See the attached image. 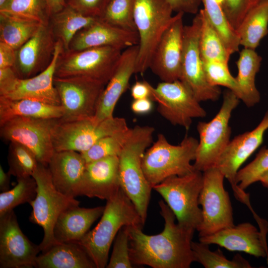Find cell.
Here are the masks:
<instances>
[{
  "label": "cell",
  "instance_id": "obj_1",
  "mask_svg": "<svg viewBox=\"0 0 268 268\" xmlns=\"http://www.w3.org/2000/svg\"><path fill=\"white\" fill-rule=\"evenodd\" d=\"M158 204L164 220L161 233L149 235L142 226H129L131 261L153 268H189L195 262L191 247L195 230L175 223V214L164 201Z\"/></svg>",
  "mask_w": 268,
  "mask_h": 268
},
{
  "label": "cell",
  "instance_id": "obj_2",
  "mask_svg": "<svg viewBox=\"0 0 268 268\" xmlns=\"http://www.w3.org/2000/svg\"><path fill=\"white\" fill-rule=\"evenodd\" d=\"M143 225L134 204L120 187L107 200L97 225L75 243L85 251L96 268H106L110 247L120 229L125 226Z\"/></svg>",
  "mask_w": 268,
  "mask_h": 268
},
{
  "label": "cell",
  "instance_id": "obj_3",
  "mask_svg": "<svg viewBox=\"0 0 268 268\" xmlns=\"http://www.w3.org/2000/svg\"><path fill=\"white\" fill-rule=\"evenodd\" d=\"M154 131V128L149 126L136 125L132 128L119 156L120 187L134 204L143 224L152 188L144 175L141 162L152 142Z\"/></svg>",
  "mask_w": 268,
  "mask_h": 268
},
{
  "label": "cell",
  "instance_id": "obj_4",
  "mask_svg": "<svg viewBox=\"0 0 268 268\" xmlns=\"http://www.w3.org/2000/svg\"><path fill=\"white\" fill-rule=\"evenodd\" d=\"M199 141L186 135L178 145H173L162 134L145 151L141 162L144 175L153 187L172 176H183L195 169L192 161L196 158Z\"/></svg>",
  "mask_w": 268,
  "mask_h": 268
},
{
  "label": "cell",
  "instance_id": "obj_5",
  "mask_svg": "<svg viewBox=\"0 0 268 268\" xmlns=\"http://www.w3.org/2000/svg\"><path fill=\"white\" fill-rule=\"evenodd\" d=\"M32 177L37 183V193L29 203L32 208L29 220L43 229L44 237L39 244L43 252L59 243L54 237V229L59 216L66 209L79 205L80 202L57 189L47 166L39 163Z\"/></svg>",
  "mask_w": 268,
  "mask_h": 268
},
{
  "label": "cell",
  "instance_id": "obj_6",
  "mask_svg": "<svg viewBox=\"0 0 268 268\" xmlns=\"http://www.w3.org/2000/svg\"><path fill=\"white\" fill-rule=\"evenodd\" d=\"M203 172L195 170L183 176L169 177L153 189L163 198L181 226L198 230L202 221L199 197Z\"/></svg>",
  "mask_w": 268,
  "mask_h": 268
},
{
  "label": "cell",
  "instance_id": "obj_7",
  "mask_svg": "<svg viewBox=\"0 0 268 268\" xmlns=\"http://www.w3.org/2000/svg\"><path fill=\"white\" fill-rule=\"evenodd\" d=\"M124 118L113 116L98 122L93 117L65 121L57 119L52 129L55 151L82 153L102 138L128 129Z\"/></svg>",
  "mask_w": 268,
  "mask_h": 268
},
{
  "label": "cell",
  "instance_id": "obj_8",
  "mask_svg": "<svg viewBox=\"0 0 268 268\" xmlns=\"http://www.w3.org/2000/svg\"><path fill=\"white\" fill-rule=\"evenodd\" d=\"M122 50L110 46L79 51H62L56 66L55 76L81 77L108 82L119 64Z\"/></svg>",
  "mask_w": 268,
  "mask_h": 268
},
{
  "label": "cell",
  "instance_id": "obj_9",
  "mask_svg": "<svg viewBox=\"0 0 268 268\" xmlns=\"http://www.w3.org/2000/svg\"><path fill=\"white\" fill-rule=\"evenodd\" d=\"M166 0H135L134 20L139 37L135 73L149 68L152 56L174 15Z\"/></svg>",
  "mask_w": 268,
  "mask_h": 268
},
{
  "label": "cell",
  "instance_id": "obj_10",
  "mask_svg": "<svg viewBox=\"0 0 268 268\" xmlns=\"http://www.w3.org/2000/svg\"><path fill=\"white\" fill-rule=\"evenodd\" d=\"M240 99L232 91L224 93L221 106L210 121L199 122L197 126L200 139L193 164L195 169L204 172L216 167L217 161L230 141L229 121Z\"/></svg>",
  "mask_w": 268,
  "mask_h": 268
},
{
  "label": "cell",
  "instance_id": "obj_11",
  "mask_svg": "<svg viewBox=\"0 0 268 268\" xmlns=\"http://www.w3.org/2000/svg\"><path fill=\"white\" fill-rule=\"evenodd\" d=\"M224 178L216 167L203 172V184L199 201L202 211V221L197 230L199 237L235 225L230 197L224 187Z\"/></svg>",
  "mask_w": 268,
  "mask_h": 268
},
{
  "label": "cell",
  "instance_id": "obj_12",
  "mask_svg": "<svg viewBox=\"0 0 268 268\" xmlns=\"http://www.w3.org/2000/svg\"><path fill=\"white\" fill-rule=\"evenodd\" d=\"M63 50L62 44L57 41L54 58L49 66L31 77H18L12 67L0 68V97L11 100L29 99L61 105L54 85V78L56 63Z\"/></svg>",
  "mask_w": 268,
  "mask_h": 268
},
{
  "label": "cell",
  "instance_id": "obj_13",
  "mask_svg": "<svg viewBox=\"0 0 268 268\" xmlns=\"http://www.w3.org/2000/svg\"><path fill=\"white\" fill-rule=\"evenodd\" d=\"M201 16L196 14L190 25L184 26L180 79L200 102L217 100L221 94L219 86L207 81L199 49Z\"/></svg>",
  "mask_w": 268,
  "mask_h": 268
},
{
  "label": "cell",
  "instance_id": "obj_14",
  "mask_svg": "<svg viewBox=\"0 0 268 268\" xmlns=\"http://www.w3.org/2000/svg\"><path fill=\"white\" fill-rule=\"evenodd\" d=\"M151 99L158 104L160 115L173 125L188 130L194 118L206 116L190 89L180 80L164 82L156 87L150 85Z\"/></svg>",
  "mask_w": 268,
  "mask_h": 268
},
{
  "label": "cell",
  "instance_id": "obj_15",
  "mask_svg": "<svg viewBox=\"0 0 268 268\" xmlns=\"http://www.w3.org/2000/svg\"><path fill=\"white\" fill-rule=\"evenodd\" d=\"M54 85L63 108V116L60 119L65 121L93 117L106 85L84 77L56 76Z\"/></svg>",
  "mask_w": 268,
  "mask_h": 268
},
{
  "label": "cell",
  "instance_id": "obj_16",
  "mask_svg": "<svg viewBox=\"0 0 268 268\" xmlns=\"http://www.w3.org/2000/svg\"><path fill=\"white\" fill-rule=\"evenodd\" d=\"M56 119L16 117L0 125V137L25 146L40 163L48 166L55 152L52 129Z\"/></svg>",
  "mask_w": 268,
  "mask_h": 268
},
{
  "label": "cell",
  "instance_id": "obj_17",
  "mask_svg": "<svg viewBox=\"0 0 268 268\" xmlns=\"http://www.w3.org/2000/svg\"><path fill=\"white\" fill-rule=\"evenodd\" d=\"M268 129V111L254 129L237 135L230 141L216 165L230 184L236 199L248 206L250 205L249 195L239 188L236 175L241 165L262 143Z\"/></svg>",
  "mask_w": 268,
  "mask_h": 268
},
{
  "label": "cell",
  "instance_id": "obj_18",
  "mask_svg": "<svg viewBox=\"0 0 268 268\" xmlns=\"http://www.w3.org/2000/svg\"><path fill=\"white\" fill-rule=\"evenodd\" d=\"M40 252L21 231L13 210L0 217V268H35Z\"/></svg>",
  "mask_w": 268,
  "mask_h": 268
},
{
  "label": "cell",
  "instance_id": "obj_19",
  "mask_svg": "<svg viewBox=\"0 0 268 268\" xmlns=\"http://www.w3.org/2000/svg\"><path fill=\"white\" fill-rule=\"evenodd\" d=\"M182 13L174 15L172 22L163 33L151 58L149 68L164 82L180 79L183 50Z\"/></svg>",
  "mask_w": 268,
  "mask_h": 268
},
{
  "label": "cell",
  "instance_id": "obj_20",
  "mask_svg": "<svg viewBox=\"0 0 268 268\" xmlns=\"http://www.w3.org/2000/svg\"><path fill=\"white\" fill-rule=\"evenodd\" d=\"M57 40L49 24L42 25L18 49L13 68L21 78L34 76L46 69L54 58Z\"/></svg>",
  "mask_w": 268,
  "mask_h": 268
},
{
  "label": "cell",
  "instance_id": "obj_21",
  "mask_svg": "<svg viewBox=\"0 0 268 268\" xmlns=\"http://www.w3.org/2000/svg\"><path fill=\"white\" fill-rule=\"evenodd\" d=\"M138 44L137 32L123 29L98 18L93 23L76 34L67 51H79L104 46L113 47L123 50Z\"/></svg>",
  "mask_w": 268,
  "mask_h": 268
},
{
  "label": "cell",
  "instance_id": "obj_22",
  "mask_svg": "<svg viewBox=\"0 0 268 268\" xmlns=\"http://www.w3.org/2000/svg\"><path fill=\"white\" fill-rule=\"evenodd\" d=\"M199 241L208 245L216 244L230 251L242 252L257 258H268L266 237L249 222L199 237Z\"/></svg>",
  "mask_w": 268,
  "mask_h": 268
},
{
  "label": "cell",
  "instance_id": "obj_23",
  "mask_svg": "<svg viewBox=\"0 0 268 268\" xmlns=\"http://www.w3.org/2000/svg\"><path fill=\"white\" fill-rule=\"evenodd\" d=\"M138 51L137 45L122 52L118 66L100 95L93 117L96 121H102L114 116L117 103L128 89L132 75L135 73Z\"/></svg>",
  "mask_w": 268,
  "mask_h": 268
},
{
  "label": "cell",
  "instance_id": "obj_24",
  "mask_svg": "<svg viewBox=\"0 0 268 268\" xmlns=\"http://www.w3.org/2000/svg\"><path fill=\"white\" fill-rule=\"evenodd\" d=\"M120 188L119 156H109L86 163L79 196L107 201Z\"/></svg>",
  "mask_w": 268,
  "mask_h": 268
},
{
  "label": "cell",
  "instance_id": "obj_25",
  "mask_svg": "<svg viewBox=\"0 0 268 268\" xmlns=\"http://www.w3.org/2000/svg\"><path fill=\"white\" fill-rule=\"evenodd\" d=\"M86 162L82 154L71 150L55 151L48 168L58 190L73 198L79 196Z\"/></svg>",
  "mask_w": 268,
  "mask_h": 268
},
{
  "label": "cell",
  "instance_id": "obj_26",
  "mask_svg": "<svg viewBox=\"0 0 268 268\" xmlns=\"http://www.w3.org/2000/svg\"><path fill=\"white\" fill-rule=\"evenodd\" d=\"M105 206L92 208L70 207L59 216L54 229L58 242L76 243L89 231L93 223L101 217Z\"/></svg>",
  "mask_w": 268,
  "mask_h": 268
},
{
  "label": "cell",
  "instance_id": "obj_27",
  "mask_svg": "<svg viewBox=\"0 0 268 268\" xmlns=\"http://www.w3.org/2000/svg\"><path fill=\"white\" fill-rule=\"evenodd\" d=\"M35 268H96V266L78 244L59 242L38 255Z\"/></svg>",
  "mask_w": 268,
  "mask_h": 268
},
{
  "label": "cell",
  "instance_id": "obj_28",
  "mask_svg": "<svg viewBox=\"0 0 268 268\" xmlns=\"http://www.w3.org/2000/svg\"><path fill=\"white\" fill-rule=\"evenodd\" d=\"M61 105L40 101L22 99L11 100L0 97V125L16 117L38 119H60L63 116Z\"/></svg>",
  "mask_w": 268,
  "mask_h": 268
},
{
  "label": "cell",
  "instance_id": "obj_29",
  "mask_svg": "<svg viewBox=\"0 0 268 268\" xmlns=\"http://www.w3.org/2000/svg\"><path fill=\"white\" fill-rule=\"evenodd\" d=\"M262 58L255 50L244 48L236 61L238 74L235 77L240 91V100L248 107L259 103L260 94L255 84V78L259 72Z\"/></svg>",
  "mask_w": 268,
  "mask_h": 268
},
{
  "label": "cell",
  "instance_id": "obj_30",
  "mask_svg": "<svg viewBox=\"0 0 268 268\" xmlns=\"http://www.w3.org/2000/svg\"><path fill=\"white\" fill-rule=\"evenodd\" d=\"M98 18L84 15L66 5L51 15L49 25L55 39L61 43L63 51H66L76 34Z\"/></svg>",
  "mask_w": 268,
  "mask_h": 268
},
{
  "label": "cell",
  "instance_id": "obj_31",
  "mask_svg": "<svg viewBox=\"0 0 268 268\" xmlns=\"http://www.w3.org/2000/svg\"><path fill=\"white\" fill-rule=\"evenodd\" d=\"M236 31L240 45L255 50L268 34V0H261L252 8Z\"/></svg>",
  "mask_w": 268,
  "mask_h": 268
},
{
  "label": "cell",
  "instance_id": "obj_32",
  "mask_svg": "<svg viewBox=\"0 0 268 268\" xmlns=\"http://www.w3.org/2000/svg\"><path fill=\"white\" fill-rule=\"evenodd\" d=\"M201 23L199 49L203 62L218 61L228 63L231 55L222 40L213 27L203 9L200 10Z\"/></svg>",
  "mask_w": 268,
  "mask_h": 268
},
{
  "label": "cell",
  "instance_id": "obj_33",
  "mask_svg": "<svg viewBox=\"0 0 268 268\" xmlns=\"http://www.w3.org/2000/svg\"><path fill=\"white\" fill-rule=\"evenodd\" d=\"M42 24L37 22L0 14V42L18 49Z\"/></svg>",
  "mask_w": 268,
  "mask_h": 268
},
{
  "label": "cell",
  "instance_id": "obj_34",
  "mask_svg": "<svg viewBox=\"0 0 268 268\" xmlns=\"http://www.w3.org/2000/svg\"><path fill=\"white\" fill-rule=\"evenodd\" d=\"M207 18L219 35L229 54L238 52L240 41L236 31L229 24L219 0H202Z\"/></svg>",
  "mask_w": 268,
  "mask_h": 268
},
{
  "label": "cell",
  "instance_id": "obj_35",
  "mask_svg": "<svg viewBox=\"0 0 268 268\" xmlns=\"http://www.w3.org/2000/svg\"><path fill=\"white\" fill-rule=\"evenodd\" d=\"M0 14L49 24L51 14L46 0H9L0 8Z\"/></svg>",
  "mask_w": 268,
  "mask_h": 268
},
{
  "label": "cell",
  "instance_id": "obj_36",
  "mask_svg": "<svg viewBox=\"0 0 268 268\" xmlns=\"http://www.w3.org/2000/svg\"><path fill=\"white\" fill-rule=\"evenodd\" d=\"M207 244L200 241L192 242L191 247L195 262H198L205 268H251L250 263L240 254L228 259L219 249L211 251Z\"/></svg>",
  "mask_w": 268,
  "mask_h": 268
},
{
  "label": "cell",
  "instance_id": "obj_37",
  "mask_svg": "<svg viewBox=\"0 0 268 268\" xmlns=\"http://www.w3.org/2000/svg\"><path fill=\"white\" fill-rule=\"evenodd\" d=\"M36 193L37 183L32 176L17 178L13 188L0 194V217L20 204L29 203Z\"/></svg>",
  "mask_w": 268,
  "mask_h": 268
},
{
  "label": "cell",
  "instance_id": "obj_38",
  "mask_svg": "<svg viewBox=\"0 0 268 268\" xmlns=\"http://www.w3.org/2000/svg\"><path fill=\"white\" fill-rule=\"evenodd\" d=\"M39 162L35 154L25 146L10 142L8 154V172L17 178L32 176Z\"/></svg>",
  "mask_w": 268,
  "mask_h": 268
},
{
  "label": "cell",
  "instance_id": "obj_39",
  "mask_svg": "<svg viewBox=\"0 0 268 268\" xmlns=\"http://www.w3.org/2000/svg\"><path fill=\"white\" fill-rule=\"evenodd\" d=\"M131 129L129 128L104 137L87 150L80 153L86 163L109 156H119L130 134Z\"/></svg>",
  "mask_w": 268,
  "mask_h": 268
},
{
  "label": "cell",
  "instance_id": "obj_40",
  "mask_svg": "<svg viewBox=\"0 0 268 268\" xmlns=\"http://www.w3.org/2000/svg\"><path fill=\"white\" fill-rule=\"evenodd\" d=\"M135 0H110L100 18L123 29L137 32L134 20Z\"/></svg>",
  "mask_w": 268,
  "mask_h": 268
},
{
  "label": "cell",
  "instance_id": "obj_41",
  "mask_svg": "<svg viewBox=\"0 0 268 268\" xmlns=\"http://www.w3.org/2000/svg\"><path fill=\"white\" fill-rule=\"evenodd\" d=\"M203 65L206 79L211 85L227 87L240 99V91L235 77L229 71L228 63L210 61L203 62Z\"/></svg>",
  "mask_w": 268,
  "mask_h": 268
},
{
  "label": "cell",
  "instance_id": "obj_42",
  "mask_svg": "<svg viewBox=\"0 0 268 268\" xmlns=\"http://www.w3.org/2000/svg\"><path fill=\"white\" fill-rule=\"evenodd\" d=\"M268 170V148L263 147L255 158L237 172L236 182L239 188L244 191L252 184L259 181L260 176Z\"/></svg>",
  "mask_w": 268,
  "mask_h": 268
},
{
  "label": "cell",
  "instance_id": "obj_43",
  "mask_svg": "<svg viewBox=\"0 0 268 268\" xmlns=\"http://www.w3.org/2000/svg\"><path fill=\"white\" fill-rule=\"evenodd\" d=\"M106 268H133L129 251V226H123L117 234L114 239L112 252Z\"/></svg>",
  "mask_w": 268,
  "mask_h": 268
},
{
  "label": "cell",
  "instance_id": "obj_44",
  "mask_svg": "<svg viewBox=\"0 0 268 268\" xmlns=\"http://www.w3.org/2000/svg\"><path fill=\"white\" fill-rule=\"evenodd\" d=\"M231 27L238 28L247 13L261 0H219Z\"/></svg>",
  "mask_w": 268,
  "mask_h": 268
},
{
  "label": "cell",
  "instance_id": "obj_45",
  "mask_svg": "<svg viewBox=\"0 0 268 268\" xmlns=\"http://www.w3.org/2000/svg\"><path fill=\"white\" fill-rule=\"evenodd\" d=\"M110 0H65L66 4L80 13L100 18Z\"/></svg>",
  "mask_w": 268,
  "mask_h": 268
},
{
  "label": "cell",
  "instance_id": "obj_46",
  "mask_svg": "<svg viewBox=\"0 0 268 268\" xmlns=\"http://www.w3.org/2000/svg\"><path fill=\"white\" fill-rule=\"evenodd\" d=\"M173 12L196 14L200 11L202 0H166Z\"/></svg>",
  "mask_w": 268,
  "mask_h": 268
},
{
  "label": "cell",
  "instance_id": "obj_47",
  "mask_svg": "<svg viewBox=\"0 0 268 268\" xmlns=\"http://www.w3.org/2000/svg\"><path fill=\"white\" fill-rule=\"evenodd\" d=\"M16 57V50L10 45L0 42V68L13 67Z\"/></svg>",
  "mask_w": 268,
  "mask_h": 268
},
{
  "label": "cell",
  "instance_id": "obj_48",
  "mask_svg": "<svg viewBox=\"0 0 268 268\" xmlns=\"http://www.w3.org/2000/svg\"><path fill=\"white\" fill-rule=\"evenodd\" d=\"M150 85L151 84L145 80L135 82L131 89L132 97L134 99L150 98Z\"/></svg>",
  "mask_w": 268,
  "mask_h": 268
},
{
  "label": "cell",
  "instance_id": "obj_49",
  "mask_svg": "<svg viewBox=\"0 0 268 268\" xmlns=\"http://www.w3.org/2000/svg\"><path fill=\"white\" fill-rule=\"evenodd\" d=\"M152 100L149 98L134 99L131 105V109L136 114H147L152 110Z\"/></svg>",
  "mask_w": 268,
  "mask_h": 268
},
{
  "label": "cell",
  "instance_id": "obj_50",
  "mask_svg": "<svg viewBox=\"0 0 268 268\" xmlns=\"http://www.w3.org/2000/svg\"><path fill=\"white\" fill-rule=\"evenodd\" d=\"M11 175L5 172L2 167L0 166V190L1 192L9 190Z\"/></svg>",
  "mask_w": 268,
  "mask_h": 268
},
{
  "label": "cell",
  "instance_id": "obj_51",
  "mask_svg": "<svg viewBox=\"0 0 268 268\" xmlns=\"http://www.w3.org/2000/svg\"><path fill=\"white\" fill-rule=\"evenodd\" d=\"M49 8L51 16L61 10L66 6L65 0H46Z\"/></svg>",
  "mask_w": 268,
  "mask_h": 268
},
{
  "label": "cell",
  "instance_id": "obj_52",
  "mask_svg": "<svg viewBox=\"0 0 268 268\" xmlns=\"http://www.w3.org/2000/svg\"><path fill=\"white\" fill-rule=\"evenodd\" d=\"M262 185L268 189V170L266 171L260 176L259 180Z\"/></svg>",
  "mask_w": 268,
  "mask_h": 268
},
{
  "label": "cell",
  "instance_id": "obj_53",
  "mask_svg": "<svg viewBox=\"0 0 268 268\" xmlns=\"http://www.w3.org/2000/svg\"><path fill=\"white\" fill-rule=\"evenodd\" d=\"M9 0H0V8L4 6Z\"/></svg>",
  "mask_w": 268,
  "mask_h": 268
}]
</instances>
